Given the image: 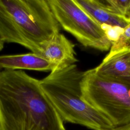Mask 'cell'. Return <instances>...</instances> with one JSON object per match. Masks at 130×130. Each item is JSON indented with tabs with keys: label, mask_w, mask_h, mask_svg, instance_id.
Instances as JSON below:
<instances>
[{
	"label": "cell",
	"mask_w": 130,
	"mask_h": 130,
	"mask_svg": "<svg viewBox=\"0 0 130 130\" xmlns=\"http://www.w3.org/2000/svg\"><path fill=\"white\" fill-rule=\"evenodd\" d=\"M94 69L101 76L130 84V47L109 52Z\"/></svg>",
	"instance_id": "52a82bcc"
},
{
	"label": "cell",
	"mask_w": 130,
	"mask_h": 130,
	"mask_svg": "<svg viewBox=\"0 0 130 130\" xmlns=\"http://www.w3.org/2000/svg\"><path fill=\"white\" fill-rule=\"evenodd\" d=\"M61 28L83 46L101 51L110 50L112 43L101 25L89 17L74 0H47Z\"/></svg>",
	"instance_id": "5b68a950"
},
{
	"label": "cell",
	"mask_w": 130,
	"mask_h": 130,
	"mask_svg": "<svg viewBox=\"0 0 130 130\" xmlns=\"http://www.w3.org/2000/svg\"><path fill=\"white\" fill-rule=\"evenodd\" d=\"M101 26L108 39L112 43L117 41L124 30V29L118 26H111L107 25H102Z\"/></svg>",
	"instance_id": "7c38bea8"
},
{
	"label": "cell",
	"mask_w": 130,
	"mask_h": 130,
	"mask_svg": "<svg viewBox=\"0 0 130 130\" xmlns=\"http://www.w3.org/2000/svg\"><path fill=\"white\" fill-rule=\"evenodd\" d=\"M52 69V64L46 59L37 53L0 55V70H27L51 72Z\"/></svg>",
	"instance_id": "ba28073f"
},
{
	"label": "cell",
	"mask_w": 130,
	"mask_h": 130,
	"mask_svg": "<svg viewBox=\"0 0 130 130\" xmlns=\"http://www.w3.org/2000/svg\"><path fill=\"white\" fill-rule=\"evenodd\" d=\"M0 130H66L40 80L21 70L0 71Z\"/></svg>",
	"instance_id": "6da1fadb"
},
{
	"label": "cell",
	"mask_w": 130,
	"mask_h": 130,
	"mask_svg": "<svg viewBox=\"0 0 130 130\" xmlns=\"http://www.w3.org/2000/svg\"><path fill=\"white\" fill-rule=\"evenodd\" d=\"M124 130H130V123L127 124L124 128Z\"/></svg>",
	"instance_id": "5bb4252c"
},
{
	"label": "cell",
	"mask_w": 130,
	"mask_h": 130,
	"mask_svg": "<svg viewBox=\"0 0 130 130\" xmlns=\"http://www.w3.org/2000/svg\"><path fill=\"white\" fill-rule=\"evenodd\" d=\"M4 43L0 39V51L2 50L4 48Z\"/></svg>",
	"instance_id": "4fadbf2b"
},
{
	"label": "cell",
	"mask_w": 130,
	"mask_h": 130,
	"mask_svg": "<svg viewBox=\"0 0 130 130\" xmlns=\"http://www.w3.org/2000/svg\"><path fill=\"white\" fill-rule=\"evenodd\" d=\"M82 99L106 116L115 127L130 123V84L101 76L94 69L83 73Z\"/></svg>",
	"instance_id": "277c9868"
},
{
	"label": "cell",
	"mask_w": 130,
	"mask_h": 130,
	"mask_svg": "<svg viewBox=\"0 0 130 130\" xmlns=\"http://www.w3.org/2000/svg\"><path fill=\"white\" fill-rule=\"evenodd\" d=\"M83 72L76 64L51 72L40 80V86L63 122L92 130L114 128L103 114L81 98L80 83Z\"/></svg>",
	"instance_id": "3957f363"
},
{
	"label": "cell",
	"mask_w": 130,
	"mask_h": 130,
	"mask_svg": "<svg viewBox=\"0 0 130 130\" xmlns=\"http://www.w3.org/2000/svg\"><path fill=\"white\" fill-rule=\"evenodd\" d=\"M110 12L130 22V0H97Z\"/></svg>",
	"instance_id": "30bf717a"
},
{
	"label": "cell",
	"mask_w": 130,
	"mask_h": 130,
	"mask_svg": "<svg viewBox=\"0 0 130 130\" xmlns=\"http://www.w3.org/2000/svg\"><path fill=\"white\" fill-rule=\"evenodd\" d=\"M74 1L89 17L101 25L118 26L125 29L130 25V22L106 10L97 0Z\"/></svg>",
	"instance_id": "9c48e42d"
},
{
	"label": "cell",
	"mask_w": 130,
	"mask_h": 130,
	"mask_svg": "<svg viewBox=\"0 0 130 130\" xmlns=\"http://www.w3.org/2000/svg\"><path fill=\"white\" fill-rule=\"evenodd\" d=\"M128 47H130V25L124 29L123 33L119 39L112 43L110 52L117 51Z\"/></svg>",
	"instance_id": "8fae6325"
},
{
	"label": "cell",
	"mask_w": 130,
	"mask_h": 130,
	"mask_svg": "<svg viewBox=\"0 0 130 130\" xmlns=\"http://www.w3.org/2000/svg\"><path fill=\"white\" fill-rule=\"evenodd\" d=\"M40 55L52 64L51 72L64 69L78 61L75 45L60 32L42 45Z\"/></svg>",
	"instance_id": "8992f818"
},
{
	"label": "cell",
	"mask_w": 130,
	"mask_h": 130,
	"mask_svg": "<svg viewBox=\"0 0 130 130\" xmlns=\"http://www.w3.org/2000/svg\"><path fill=\"white\" fill-rule=\"evenodd\" d=\"M61 27L47 0H0V39L40 55L42 45Z\"/></svg>",
	"instance_id": "7a4b0ae2"
}]
</instances>
